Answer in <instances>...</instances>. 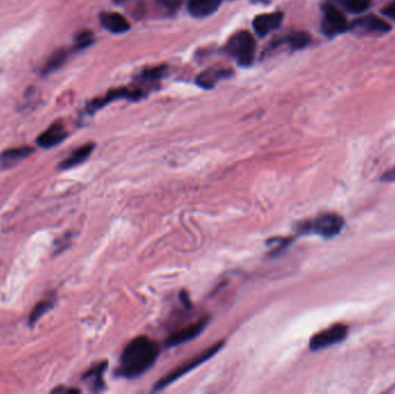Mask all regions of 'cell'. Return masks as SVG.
<instances>
[{
	"mask_svg": "<svg viewBox=\"0 0 395 394\" xmlns=\"http://www.w3.org/2000/svg\"><path fill=\"white\" fill-rule=\"evenodd\" d=\"M160 355V347L147 336H138L121 353L117 375L137 378L148 372Z\"/></svg>",
	"mask_w": 395,
	"mask_h": 394,
	"instance_id": "6da1fadb",
	"label": "cell"
},
{
	"mask_svg": "<svg viewBox=\"0 0 395 394\" xmlns=\"http://www.w3.org/2000/svg\"><path fill=\"white\" fill-rule=\"evenodd\" d=\"M227 53L235 59L239 65H252L255 57V39L248 30H239L227 43Z\"/></svg>",
	"mask_w": 395,
	"mask_h": 394,
	"instance_id": "7a4b0ae2",
	"label": "cell"
},
{
	"mask_svg": "<svg viewBox=\"0 0 395 394\" xmlns=\"http://www.w3.org/2000/svg\"><path fill=\"white\" fill-rule=\"evenodd\" d=\"M344 220L335 213H325L312 221L303 222L298 227L302 234H316L321 237L330 238L337 236L342 230Z\"/></svg>",
	"mask_w": 395,
	"mask_h": 394,
	"instance_id": "3957f363",
	"label": "cell"
},
{
	"mask_svg": "<svg viewBox=\"0 0 395 394\" xmlns=\"http://www.w3.org/2000/svg\"><path fill=\"white\" fill-rule=\"evenodd\" d=\"M223 345H225V342H217V343L213 345L212 347H209L205 352L201 353L199 355H196V357L192 358V360L185 362L183 365H178V368L169 372L168 375L164 376L162 379L157 381L156 384H155V388H154V391L157 392L163 390V388L169 386L171 383L177 381L178 378L183 377L184 375H187V372H192L193 369H196V367L203 365V362H206L207 360H209L213 355H215L216 353L219 352L220 349L222 348Z\"/></svg>",
	"mask_w": 395,
	"mask_h": 394,
	"instance_id": "277c9868",
	"label": "cell"
},
{
	"mask_svg": "<svg viewBox=\"0 0 395 394\" xmlns=\"http://www.w3.org/2000/svg\"><path fill=\"white\" fill-rule=\"evenodd\" d=\"M321 10H323L321 28L325 35L333 37L344 33L349 28L344 14L333 3L323 4Z\"/></svg>",
	"mask_w": 395,
	"mask_h": 394,
	"instance_id": "5b68a950",
	"label": "cell"
},
{
	"mask_svg": "<svg viewBox=\"0 0 395 394\" xmlns=\"http://www.w3.org/2000/svg\"><path fill=\"white\" fill-rule=\"evenodd\" d=\"M348 334V327L342 324L330 326V329L317 333L312 336L310 341L311 350H319V349L327 348L330 346L335 345L337 342L343 341Z\"/></svg>",
	"mask_w": 395,
	"mask_h": 394,
	"instance_id": "8992f818",
	"label": "cell"
},
{
	"mask_svg": "<svg viewBox=\"0 0 395 394\" xmlns=\"http://www.w3.org/2000/svg\"><path fill=\"white\" fill-rule=\"evenodd\" d=\"M207 324H208V320L203 318V320L193 322L184 329H178L168 338L166 345H167V347H175V346L182 345L184 342L194 339L199 334H201Z\"/></svg>",
	"mask_w": 395,
	"mask_h": 394,
	"instance_id": "52a82bcc",
	"label": "cell"
},
{
	"mask_svg": "<svg viewBox=\"0 0 395 394\" xmlns=\"http://www.w3.org/2000/svg\"><path fill=\"white\" fill-rule=\"evenodd\" d=\"M391 28L389 23L373 14L359 18L352 25V29L361 34H384L389 32Z\"/></svg>",
	"mask_w": 395,
	"mask_h": 394,
	"instance_id": "ba28073f",
	"label": "cell"
},
{
	"mask_svg": "<svg viewBox=\"0 0 395 394\" xmlns=\"http://www.w3.org/2000/svg\"><path fill=\"white\" fill-rule=\"evenodd\" d=\"M283 21V14L281 12L260 14L253 20V29L257 35L265 37L281 26Z\"/></svg>",
	"mask_w": 395,
	"mask_h": 394,
	"instance_id": "9c48e42d",
	"label": "cell"
},
{
	"mask_svg": "<svg viewBox=\"0 0 395 394\" xmlns=\"http://www.w3.org/2000/svg\"><path fill=\"white\" fill-rule=\"evenodd\" d=\"M142 96V93L140 91H128V88H118L114 91H109L108 94L105 95L103 98H98L95 100L91 105H89L88 111L92 114L95 111L101 109L105 105H108L110 102L116 101V100H131V101H138L139 98Z\"/></svg>",
	"mask_w": 395,
	"mask_h": 394,
	"instance_id": "30bf717a",
	"label": "cell"
},
{
	"mask_svg": "<svg viewBox=\"0 0 395 394\" xmlns=\"http://www.w3.org/2000/svg\"><path fill=\"white\" fill-rule=\"evenodd\" d=\"M67 132L65 127L60 123H55L51 126L48 127L43 133L39 134L37 138V145L42 148H51L62 143L67 138Z\"/></svg>",
	"mask_w": 395,
	"mask_h": 394,
	"instance_id": "8fae6325",
	"label": "cell"
},
{
	"mask_svg": "<svg viewBox=\"0 0 395 394\" xmlns=\"http://www.w3.org/2000/svg\"><path fill=\"white\" fill-rule=\"evenodd\" d=\"M100 21L105 29L112 34H124L130 30L126 18L116 12H105L100 15Z\"/></svg>",
	"mask_w": 395,
	"mask_h": 394,
	"instance_id": "7c38bea8",
	"label": "cell"
},
{
	"mask_svg": "<svg viewBox=\"0 0 395 394\" xmlns=\"http://www.w3.org/2000/svg\"><path fill=\"white\" fill-rule=\"evenodd\" d=\"M223 0H189V12L198 19L209 17L219 10Z\"/></svg>",
	"mask_w": 395,
	"mask_h": 394,
	"instance_id": "4fadbf2b",
	"label": "cell"
},
{
	"mask_svg": "<svg viewBox=\"0 0 395 394\" xmlns=\"http://www.w3.org/2000/svg\"><path fill=\"white\" fill-rule=\"evenodd\" d=\"M232 70L216 69V67H213V69L206 70V71H203V73H200V74L198 75V78H196V85L201 87V88L210 89L213 88L217 82L221 81L223 79L232 77Z\"/></svg>",
	"mask_w": 395,
	"mask_h": 394,
	"instance_id": "5bb4252c",
	"label": "cell"
},
{
	"mask_svg": "<svg viewBox=\"0 0 395 394\" xmlns=\"http://www.w3.org/2000/svg\"><path fill=\"white\" fill-rule=\"evenodd\" d=\"M94 148V143H86L83 146L79 147V148H76L66 160L62 161V162L59 164V169H72L74 166L81 164V163L85 162V161L91 157V154L93 153Z\"/></svg>",
	"mask_w": 395,
	"mask_h": 394,
	"instance_id": "9a60e30c",
	"label": "cell"
},
{
	"mask_svg": "<svg viewBox=\"0 0 395 394\" xmlns=\"http://www.w3.org/2000/svg\"><path fill=\"white\" fill-rule=\"evenodd\" d=\"M33 153L34 148L32 147L23 146L11 148V150H5L0 155V162L3 163V166H12L30 157Z\"/></svg>",
	"mask_w": 395,
	"mask_h": 394,
	"instance_id": "2e32d148",
	"label": "cell"
},
{
	"mask_svg": "<svg viewBox=\"0 0 395 394\" xmlns=\"http://www.w3.org/2000/svg\"><path fill=\"white\" fill-rule=\"evenodd\" d=\"M67 57H69L67 50H57L56 53L50 55V58L46 63V65L43 67V74H50V73H53V72L60 69L65 64Z\"/></svg>",
	"mask_w": 395,
	"mask_h": 394,
	"instance_id": "e0dca14e",
	"label": "cell"
},
{
	"mask_svg": "<svg viewBox=\"0 0 395 394\" xmlns=\"http://www.w3.org/2000/svg\"><path fill=\"white\" fill-rule=\"evenodd\" d=\"M107 368V363H101L94 368L91 369L88 372L83 375V379H91L92 381L93 390L100 391L103 388V372Z\"/></svg>",
	"mask_w": 395,
	"mask_h": 394,
	"instance_id": "ac0fdd59",
	"label": "cell"
},
{
	"mask_svg": "<svg viewBox=\"0 0 395 394\" xmlns=\"http://www.w3.org/2000/svg\"><path fill=\"white\" fill-rule=\"evenodd\" d=\"M339 4L352 13H362L371 6V0H328Z\"/></svg>",
	"mask_w": 395,
	"mask_h": 394,
	"instance_id": "d6986e66",
	"label": "cell"
},
{
	"mask_svg": "<svg viewBox=\"0 0 395 394\" xmlns=\"http://www.w3.org/2000/svg\"><path fill=\"white\" fill-rule=\"evenodd\" d=\"M53 303L51 301H41L39 303L34 306L32 313H30L29 318H28V324L30 327H33L46 313H49L53 309Z\"/></svg>",
	"mask_w": 395,
	"mask_h": 394,
	"instance_id": "ffe728a7",
	"label": "cell"
},
{
	"mask_svg": "<svg viewBox=\"0 0 395 394\" xmlns=\"http://www.w3.org/2000/svg\"><path fill=\"white\" fill-rule=\"evenodd\" d=\"M286 42L290 46L291 49L301 50L307 48L311 43V37L305 32H297L286 37Z\"/></svg>",
	"mask_w": 395,
	"mask_h": 394,
	"instance_id": "44dd1931",
	"label": "cell"
},
{
	"mask_svg": "<svg viewBox=\"0 0 395 394\" xmlns=\"http://www.w3.org/2000/svg\"><path fill=\"white\" fill-rule=\"evenodd\" d=\"M93 42H94V35H93L92 32L86 30V32H82V33L76 36V46H74V48L78 50L86 49V48L91 46Z\"/></svg>",
	"mask_w": 395,
	"mask_h": 394,
	"instance_id": "7402d4cb",
	"label": "cell"
},
{
	"mask_svg": "<svg viewBox=\"0 0 395 394\" xmlns=\"http://www.w3.org/2000/svg\"><path fill=\"white\" fill-rule=\"evenodd\" d=\"M164 71H166V67H164V66L154 67V69L142 72V73H141V79L148 80V81H154V80L162 78L164 74Z\"/></svg>",
	"mask_w": 395,
	"mask_h": 394,
	"instance_id": "603a6c76",
	"label": "cell"
},
{
	"mask_svg": "<svg viewBox=\"0 0 395 394\" xmlns=\"http://www.w3.org/2000/svg\"><path fill=\"white\" fill-rule=\"evenodd\" d=\"M382 14L389 19L395 20V0L382 8Z\"/></svg>",
	"mask_w": 395,
	"mask_h": 394,
	"instance_id": "cb8c5ba5",
	"label": "cell"
},
{
	"mask_svg": "<svg viewBox=\"0 0 395 394\" xmlns=\"http://www.w3.org/2000/svg\"><path fill=\"white\" fill-rule=\"evenodd\" d=\"M382 179V180H386V182H395V166L392 169L389 170V171H386Z\"/></svg>",
	"mask_w": 395,
	"mask_h": 394,
	"instance_id": "d4e9b609",
	"label": "cell"
},
{
	"mask_svg": "<svg viewBox=\"0 0 395 394\" xmlns=\"http://www.w3.org/2000/svg\"><path fill=\"white\" fill-rule=\"evenodd\" d=\"M53 393H80V390L76 388H58L53 390Z\"/></svg>",
	"mask_w": 395,
	"mask_h": 394,
	"instance_id": "484cf974",
	"label": "cell"
},
{
	"mask_svg": "<svg viewBox=\"0 0 395 394\" xmlns=\"http://www.w3.org/2000/svg\"><path fill=\"white\" fill-rule=\"evenodd\" d=\"M128 0H114V4H117V5H121V4L126 3Z\"/></svg>",
	"mask_w": 395,
	"mask_h": 394,
	"instance_id": "4316f807",
	"label": "cell"
}]
</instances>
